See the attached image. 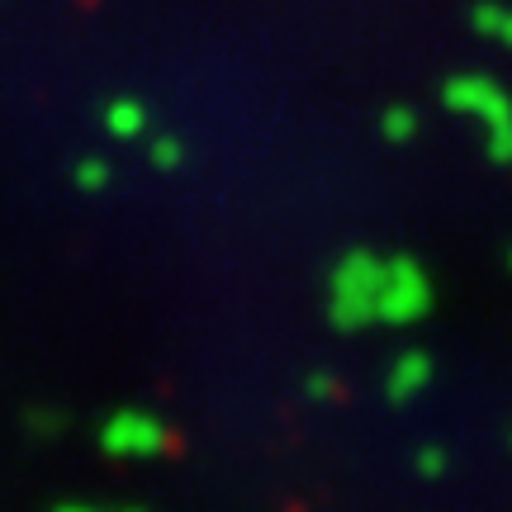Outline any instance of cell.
<instances>
[{"mask_svg": "<svg viewBox=\"0 0 512 512\" xmlns=\"http://www.w3.org/2000/svg\"><path fill=\"white\" fill-rule=\"evenodd\" d=\"M479 29H489V34H503L512 43V15L508 10H479Z\"/></svg>", "mask_w": 512, "mask_h": 512, "instance_id": "1", "label": "cell"}]
</instances>
